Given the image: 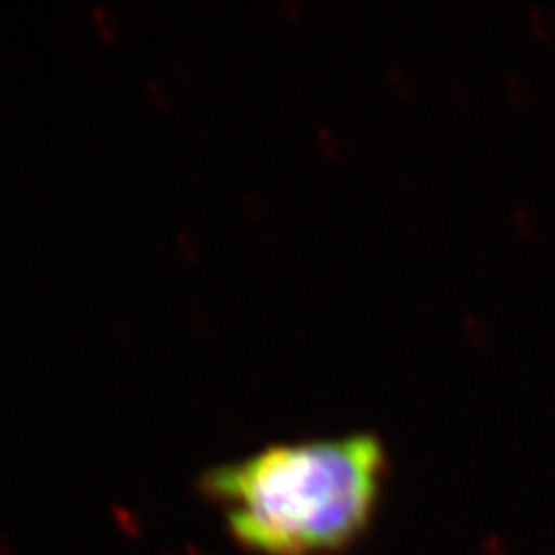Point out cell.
I'll list each match as a JSON object with an SVG mask.
<instances>
[{"mask_svg":"<svg viewBox=\"0 0 555 555\" xmlns=\"http://www.w3.org/2000/svg\"><path fill=\"white\" fill-rule=\"evenodd\" d=\"M389 465L373 433L302 438L210 467L199 490L251 555H344L371 531Z\"/></svg>","mask_w":555,"mask_h":555,"instance_id":"6da1fadb","label":"cell"},{"mask_svg":"<svg viewBox=\"0 0 555 555\" xmlns=\"http://www.w3.org/2000/svg\"><path fill=\"white\" fill-rule=\"evenodd\" d=\"M0 555H13V545L4 533H0Z\"/></svg>","mask_w":555,"mask_h":555,"instance_id":"7a4b0ae2","label":"cell"}]
</instances>
